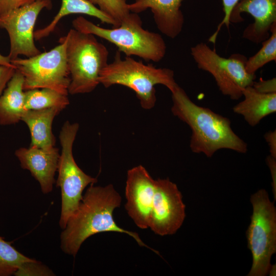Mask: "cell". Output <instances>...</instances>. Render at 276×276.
Returning a JSON list of instances; mask_svg holds the SVG:
<instances>
[{
    "mask_svg": "<svg viewBox=\"0 0 276 276\" xmlns=\"http://www.w3.org/2000/svg\"><path fill=\"white\" fill-rule=\"evenodd\" d=\"M122 198L113 186L90 185L78 208L68 219L60 235V247L66 254L75 257L82 243L90 236L102 232H118L133 238L141 247L158 252L147 245L139 234L126 230L116 223L114 210L120 206Z\"/></svg>",
    "mask_w": 276,
    "mask_h": 276,
    "instance_id": "obj_1",
    "label": "cell"
},
{
    "mask_svg": "<svg viewBox=\"0 0 276 276\" xmlns=\"http://www.w3.org/2000/svg\"><path fill=\"white\" fill-rule=\"evenodd\" d=\"M171 94L173 114L192 131L190 147L193 152L211 157L223 149L240 153L247 152L246 143L234 132L228 118L196 104L179 85Z\"/></svg>",
    "mask_w": 276,
    "mask_h": 276,
    "instance_id": "obj_2",
    "label": "cell"
},
{
    "mask_svg": "<svg viewBox=\"0 0 276 276\" xmlns=\"http://www.w3.org/2000/svg\"><path fill=\"white\" fill-rule=\"evenodd\" d=\"M99 82L106 88L120 85L131 89L145 109H150L155 105L156 85H164L171 92L178 85L172 70L145 64L131 57L122 58L119 51L113 61L101 72Z\"/></svg>",
    "mask_w": 276,
    "mask_h": 276,
    "instance_id": "obj_3",
    "label": "cell"
},
{
    "mask_svg": "<svg viewBox=\"0 0 276 276\" xmlns=\"http://www.w3.org/2000/svg\"><path fill=\"white\" fill-rule=\"evenodd\" d=\"M74 29L103 38L116 45L128 57L135 56L145 61L159 62L165 57L167 46L158 33L144 29L137 13L130 12L118 27L107 29L80 16L72 21Z\"/></svg>",
    "mask_w": 276,
    "mask_h": 276,
    "instance_id": "obj_4",
    "label": "cell"
},
{
    "mask_svg": "<svg viewBox=\"0 0 276 276\" xmlns=\"http://www.w3.org/2000/svg\"><path fill=\"white\" fill-rule=\"evenodd\" d=\"M64 37L71 78L68 94L89 93L100 84V74L108 63V51L95 35L75 29Z\"/></svg>",
    "mask_w": 276,
    "mask_h": 276,
    "instance_id": "obj_5",
    "label": "cell"
},
{
    "mask_svg": "<svg viewBox=\"0 0 276 276\" xmlns=\"http://www.w3.org/2000/svg\"><path fill=\"white\" fill-rule=\"evenodd\" d=\"M252 214L246 231L252 263L248 276H265L270 272L271 258L276 252V209L265 189L250 198Z\"/></svg>",
    "mask_w": 276,
    "mask_h": 276,
    "instance_id": "obj_6",
    "label": "cell"
},
{
    "mask_svg": "<svg viewBox=\"0 0 276 276\" xmlns=\"http://www.w3.org/2000/svg\"><path fill=\"white\" fill-rule=\"evenodd\" d=\"M79 127L78 123L71 124L67 121L62 126L59 136L62 149L56 185L61 190V210L59 224L62 229L78 208L85 188L97 182V178L84 173L74 159L73 145Z\"/></svg>",
    "mask_w": 276,
    "mask_h": 276,
    "instance_id": "obj_7",
    "label": "cell"
},
{
    "mask_svg": "<svg viewBox=\"0 0 276 276\" xmlns=\"http://www.w3.org/2000/svg\"><path fill=\"white\" fill-rule=\"evenodd\" d=\"M59 42V45L49 51L11 60V64L24 77L25 90L49 88L68 95L71 78L64 36L60 38Z\"/></svg>",
    "mask_w": 276,
    "mask_h": 276,
    "instance_id": "obj_8",
    "label": "cell"
},
{
    "mask_svg": "<svg viewBox=\"0 0 276 276\" xmlns=\"http://www.w3.org/2000/svg\"><path fill=\"white\" fill-rule=\"evenodd\" d=\"M191 54L198 68L209 73L221 93L232 100L239 99L243 90L255 82L256 74L246 71L247 58L243 55L235 54L224 58L203 42L191 47Z\"/></svg>",
    "mask_w": 276,
    "mask_h": 276,
    "instance_id": "obj_9",
    "label": "cell"
},
{
    "mask_svg": "<svg viewBox=\"0 0 276 276\" xmlns=\"http://www.w3.org/2000/svg\"><path fill=\"white\" fill-rule=\"evenodd\" d=\"M51 0H40L15 9L0 16V28L8 32L10 43L8 57L11 60L22 55L27 57L41 53L34 43V27L40 12L51 9Z\"/></svg>",
    "mask_w": 276,
    "mask_h": 276,
    "instance_id": "obj_10",
    "label": "cell"
},
{
    "mask_svg": "<svg viewBox=\"0 0 276 276\" xmlns=\"http://www.w3.org/2000/svg\"><path fill=\"white\" fill-rule=\"evenodd\" d=\"M185 208L175 183L168 178L155 179L149 228L161 236L175 234L185 220Z\"/></svg>",
    "mask_w": 276,
    "mask_h": 276,
    "instance_id": "obj_11",
    "label": "cell"
},
{
    "mask_svg": "<svg viewBox=\"0 0 276 276\" xmlns=\"http://www.w3.org/2000/svg\"><path fill=\"white\" fill-rule=\"evenodd\" d=\"M155 180L142 165L127 171L125 208L135 225L141 229L149 228Z\"/></svg>",
    "mask_w": 276,
    "mask_h": 276,
    "instance_id": "obj_12",
    "label": "cell"
},
{
    "mask_svg": "<svg viewBox=\"0 0 276 276\" xmlns=\"http://www.w3.org/2000/svg\"><path fill=\"white\" fill-rule=\"evenodd\" d=\"M247 13L254 19L244 30L242 37L259 44L267 39L270 35L272 25L276 24V0H240L234 8L230 22L243 21L241 14Z\"/></svg>",
    "mask_w": 276,
    "mask_h": 276,
    "instance_id": "obj_13",
    "label": "cell"
},
{
    "mask_svg": "<svg viewBox=\"0 0 276 276\" xmlns=\"http://www.w3.org/2000/svg\"><path fill=\"white\" fill-rule=\"evenodd\" d=\"M21 167L28 170L39 182L42 192L52 191L55 182L54 176L57 171L60 154L55 146L50 149L35 147L20 148L15 152Z\"/></svg>",
    "mask_w": 276,
    "mask_h": 276,
    "instance_id": "obj_14",
    "label": "cell"
},
{
    "mask_svg": "<svg viewBox=\"0 0 276 276\" xmlns=\"http://www.w3.org/2000/svg\"><path fill=\"white\" fill-rule=\"evenodd\" d=\"M183 0H135L128 4L131 12L139 13L150 9L157 29L174 39L182 31L184 15L181 10Z\"/></svg>",
    "mask_w": 276,
    "mask_h": 276,
    "instance_id": "obj_15",
    "label": "cell"
},
{
    "mask_svg": "<svg viewBox=\"0 0 276 276\" xmlns=\"http://www.w3.org/2000/svg\"><path fill=\"white\" fill-rule=\"evenodd\" d=\"M242 97L243 100L234 106L233 110L241 115L251 127L276 111V93H261L251 85L243 90Z\"/></svg>",
    "mask_w": 276,
    "mask_h": 276,
    "instance_id": "obj_16",
    "label": "cell"
},
{
    "mask_svg": "<svg viewBox=\"0 0 276 276\" xmlns=\"http://www.w3.org/2000/svg\"><path fill=\"white\" fill-rule=\"evenodd\" d=\"M62 110L57 108L26 110L21 121L29 127L30 147L50 149L55 147L56 139L52 132V123Z\"/></svg>",
    "mask_w": 276,
    "mask_h": 276,
    "instance_id": "obj_17",
    "label": "cell"
},
{
    "mask_svg": "<svg viewBox=\"0 0 276 276\" xmlns=\"http://www.w3.org/2000/svg\"><path fill=\"white\" fill-rule=\"evenodd\" d=\"M24 77L15 72L0 96V125L15 124L21 121L25 108Z\"/></svg>",
    "mask_w": 276,
    "mask_h": 276,
    "instance_id": "obj_18",
    "label": "cell"
},
{
    "mask_svg": "<svg viewBox=\"0 0 276 276\" xmlns=\"http://www.w3.org/2000/svg\"><path fill=\"white\" fill-rule=\"evenodd\" d=\"M61 7L52 20L45 27L34 32V39L39 40L52 33L62 18L70 14H84L96 17L102 22L118 27L117 22L98 7L87 0H61Z\"/></svg>",
    "mask_w": 276,
    "mask_h": 276,
    "instance_id": "obj_19",
    "label": "cell"
},
{
    "mask_svg": "<svg viewBox=\"0 0 276 276\" xmlns=\"http://www.w3.org/2000/svg\"><path fill=\"white\" fill-rule=\"evenodd\" d=\"M70 103L68 95L49 88H37L25 91L26 110L57 108L64 109Z\"/></svg>",
    "mask_w": 276,
    "mask_h": 276,
    "instance_id": "obj_20",
    "label": "cell"
},
{
    "mask_svg": "<svg viewBox=\"0 0 276 276\" xmlns=\"http://www.w3.org/2000/svg\"><path fill=\"white\" fill-rule=\"evenodd\" d=\"M35 260L20 253L0 236V276L14 275L25 263Z\"/></svg>",
    "mask_w": 276,
    "mask_h": 276,
    "instance_id": "obj_21",
    "label": "cell"
},
{
    "mask_svg": "<svg viewBox=\"0 0 276 276\" xmlns=\"http://www.w3.org/2000/svg\"><path fill=\"white\" fill-rule=\"evenodd\" d=\"M262 44L261 49L246 61L245 70L250 74H255L268 62L276 61V24L272 25L269 37Z\"/></svg>",
    "mask_w": 276,
    "mask_h": 276,
    "instance_id": "obj_22",
    "label": "cell"
},
{
    "mask_svg": "<svg viewBox=\"0 0 276 276\" xmlns=\"http://www.w3.org/2000/svg\"><path fill=\"white\" fill-rule=\"evenodd\" d=\"M97 5L102 12L111 17L118 26L130 13L126 0H87Z\"/></svg>",
    "mask_w": 276,
    "mask_h": 276,
    "instance_id": "obj_23",
    "label": "cell"
},
{
    "mask_svg": "<svg viewBox=\"0 0 276 276\" xmlns=\"http://www.w3.org/2000/svg\"><path fill=\"white\" fill-rule=\"evenodd\" d=\"M15 275H55L48 267L36 261L25 263L14 274Z\"/></svg>",
    "mask_w": 276,
    "mask_h": 276,
    "instance_id": "obj_24",
    "label": "cell"
},
{
    "mask_svg": "<svg viewBox=\"0 0 276 276\" xmlns=\"http://www.w3.org/2000/svg\"><path fill=\"white\" fill-rule=\"evenodd\" d=\"M240 1V0H222L224 17L218 25L215 32L209 38V41L210 42L213 43H215L218 34L223 25H224L227 28H228V26L231 24L229 19L231 13L234 8Z\"/></svg>",
    "mask_w": 276,
    "mask_h": 276,
    "instance_id": "obj_25",
    "label": "cell"
},
{
    "mask_svg": "<svg viewBox=\"0 0 276 276\" xmlns=\"http://www.w3.org/2000/svg\"><path fill=\"white\" fill-rule=\"evenodd\" d=\"M40 0H0V16L10 11Z\"/></svg>",
    "mask_w": 276,
    "mask_h": 276,
    "instance_id": "obj_26",
    "label": "cell"
},
{
    "mask_svg": "<svg viewBox=\"0 0 276 276\" xmlns=\"http://www.w3.org/2000/svg\"><path fill=\"white\" fill-rule=\"evenodd\" d=\"M258 91L264 94L276 93L275 78L267 80L254 82L252 85Z\"/></svg>",
    "mask_w": 276,
    "mask_h": 276,
    "instance_id": "obj_27",
    "label": "cell"
},
{
    "mask_svg": "<svg viewBox=\"0 0 276 276\" xmlns=\"http://www.w3.org/2000/svg\"><path fill=\"white\" fill-rule=\"evenodd\" d=\"M15 68L11 66L0 65V96L15 72Z\"/></svg>",
    "mask_w": 276,
    "mask_h": 276,
    "instance_id": "obj_28",
    "label": "cell"
},
{
    "mask_svg": "<svg viewBox=\"0 0 276 276\" xmlns=\"http://www.w3.org/2000/svg\"><path fill=\"white\" fill-rule=\"evenodd\" d=\"M264 139L269 147L270 155L276 158V130L267 132Z\"/></svg>",
    "mask_w": 276,
    "mask_h": 276,
    "instance_id": "obj_29",
    "label": "cell"
},
{
    "mask_svg": "<svg viewBox=\"0 0 276 276\" xmlns=\"http://www.w3.org/2000/svg\"><path fill=\"white\" fill-rule=\"evenodd\" d=\"M267 164L269 168L271 177L272 179V188L274 193L275 194V188H276V158L273 157L270 155L268 156L266 159Z\"/></svg>",
    "mask_w": 276,
    "mask_h": 276,
    "instance_id": "obj_30",
    "label": "cell"
},
{
    "mask_svg": "<svg viewBox=\"0 0 276 276\" xmlns=\"http://www.w3.org/2000/svg\"><path fill=\"white\" fill-rule=\"evenodd\" d=\"M0 65H12L11 63V60L8 56H5L0 54Z\"/></svg>",
    "mask_w": 276,
    "mask_h": 276,
    "instance_id": "obj_31",
    "label": "cell"
}]
</instances>
